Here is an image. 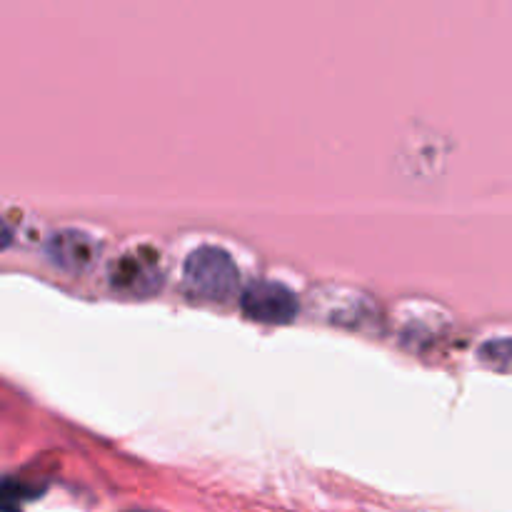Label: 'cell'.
<instances>
[{"instance_id":"cell-1","label":"cell","mask_w":512,"mask_h":512,"mask_svg":"<svg viewBox=\"0 0 512 512\" xmlns=\"http://www.w3.org/2000/svg\"><path fill=\"white\" fill-rule=\"evenodd\" d=\"M185 285L205 300H228L238 290V268L220 248H200L185 260Z\"/></svg>"},{"instance_id":"cell-2","label":"cell","mask_w":512,"mask_h":512,"mask_svg":"<svg viewBox=\"0 0 512 512\" xmlns=\"http://www.w3.org/2000/svg\"><path fill=\"white\" fill-rule=\"evenodd\" d=\"M240 310L248 320L265 325H285L298 315V298L285 285L258 280L240 295Z\"/></svg>"},{"instance_id":"cell-3","label":"cell","mask_w":512,"mask_h":512,"mask_svg":"<svg viewBox=\"0 0 512 512\" xmlns=\"http://www.w3.org/2000/svg\"><path fill=\"white\" fill-rule=\"evenodd\" d=\"M10 238H13V235H10L8 223H5V220L0 218V250L8 248V245H10Z\"/></svg>"}]
</instances>
